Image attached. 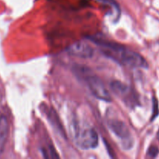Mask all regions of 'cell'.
<instances>
[{
	"label": "cell",
	"mask_w": 159,
	"mask_h": 159,
	"mask_svg": "<svg viewBox=\"0 0 159 159\" xmlns=\"http://www.w3.org/2000/svg\"><path fill=\"white\" fill-rule=\"evenodd\" d=\"M73 71L78 77L86 82L87 87L95 98L104 102L112 101L110 93L105 88L102 81L94 74L90 68L81 65H76L73 67Z\"/></svg>",
	"instance_id": "2"
},
{
	"label": "cell",
	"mask_w": 159,
	"mask_h": 159,
	"mask_svg": "<svg viewBox=\"0 0 159 159\" xmlns=\"http://www.w3.org/2000/svg\"><path fill=\"white\" fill-rule=\"evenodd\" d=\"M66 51L70 55L84 59L91 58L94 53V48L84 41H78L73 43L67 48Z\"/></svg>",
	"instance_id": "5"
},
{
	"label": "cell",
	"mask_w": 159,
	"mask_h": 159,
	"mask_svg": "<svg viewBox=\"0 0 159 159\" xmlns=\"http://www.w3.org/2000/svg\"><path fill=\"white\" fill-rule=\"evenodd\" d=\"M110 88L115 94L118 96H124L129 91V86L120 81H112L110 83Z\"/></svg>",
	"instance_id": "7"
},
{
	"label": "cell",
	"mask_w": 159,
	"mask_h": 159,
	"mask_svg": "<svg viewBox=\"0 0 159 159\" xmlns=\"http://www.w3.org/2000/svg\"><path fill=\"white\" fill-rule=\"evenodd\" d=\"M104 54L130 68H148L147 62L143 56L114 42H109L106 45L104 49Z\"/></svg>",
	"instance_id": "1"
},
{
	"label": "cell",
	"mask_w": 159,
	"mask_h": 159,
	"mask_svg": "<svg viewBox=\"0 0 159 159\" xmlns=\"http://www.w3.org/2000/svg\"><path fill=\"white\" fill-rule=\"evenodd\" d=\"M158 104L155 98H153V113H152V120H154L156 116L158 115Z\"/></svg>",
	"instance_id": "9"
},
{
	"label": "cell",
	"mask_w": 159,
	"mask_h": 159,
	"mask_svg": "<svg viewBox=\"0 0 159 159\" xmlns=\"http://www.w3.org/2000/svg\"><path fill=\"white\" fill-rule=\"evenodd\" d=\"M101 2L104 3V4H107L111 6L112 7H113V9H115V12H116L117 16H119V14H120V8L118 4L117 3V2L115 0H99Z\"/></svg>",
	"instance_id": "8"
},
{
	"label": "cell",
	"mask_w": 159,
	"mask_h": 159,
	"mask_svg": "<svg viewBox=\"0 0 159 159\" xmlns=\"http://www.w3.org/2000/svg\"><path fill=\"white\" fill-rule=\"evenodd\" d=\"M9 121L4 115L0 116V152L3 150L9 134Z\"/></svg>",
	"instance_id": "6"
},
{
	"label": "cell",
	"mask_w": 159,
	"mask_h": 159,
	"mask_svg": "<svg viewBox=\"0 0 159 159\" xmlns=\"http://www.w3.org/2000/svg\"><path fill=\"white\" fill-rule=\"evenodd\" d=\"M158 148L155 146H151L147 151V155L151 158H155L158 155Z\"/></svg>",
	"instance_id": "10"
},
{
	"label": "cell",
	"mask_w": 159,
	"mask_h": 159,
	"mask_svg": "<svg viewBox=\"0 0 159 159\" xmlns=\"http://www.w3.org/2000/svg\"><path fill=\"white\" fill-rule=\"evenodd\" d=\"M111 131L123 141L124 148H130L132 146V139L128 126L123 121L117 119H111L108 122Z\"/></svg>",
	"instance_id": "3"
},
{
	"label": "cell",
	"mask_w": 159,
	"mask_h": 159,
	"mask_svg": "<svg viewBox=\"0 0 159 159\" xmlns=\"http://www.w3.org/2000/svg\"><path fill=\"white\" fill-rule=\"evenodd\" d=\"M76 146L83 150L96 148L98 145V135L93 128L80 131L75 136Z\"/></svg>",
	"instance_id": "4"
}]
</instances>
